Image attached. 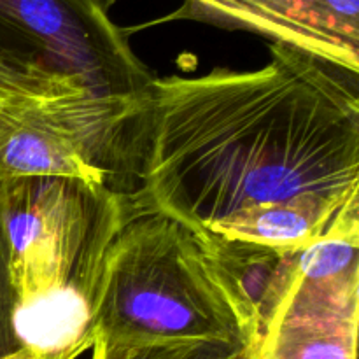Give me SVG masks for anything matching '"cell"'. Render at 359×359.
<instances>
[{"instance_id": "5", "label": "cell", "mask_w": 359, "mask_h": 359, "mask_svg": "<svg viewBox=\"0 0 359 359\" xmlns=\"http://www.w3.org/2000/svg\"><path fill=\"white\" fill-rule=\"evenodd\" d=\"M147 97L30 98L0 91V182L77 177L125 196L126 181H139Z\"/></svg>"}, {"instance_id": "3", "label": "cell", "mask_w": 359, "mask_h": 359, "mask_svg": "<svg viewBox=\"0 0 359 359\" xmlns=\"http://www.w3.org/2000/svg\"><path fill=\"white\" fill-rule=\"evenodd\" d=\"M255 339L224 286L203 233L184 221L128 203L109 251L93 342Z\"/></svg>"}, {"instance_id": "6", "label": "cell", "mask_w": 359, "mask_h": 359, "mask_svg": "<svg viewBox=\"0 0 359 359\" xmlns=\"http://www.w3.org/2000/svg\"><path fill=\"white\" fill-rule=\"evenodd\" d=\"M179 20L252 32L358 74L359 0H182L140 28Z\"/></svg>"}, {"instance_id": "10", "label": "cell", "mask_w": 359, "mask_h": 359, "mask_svg": "<svg viewBox=\"0 0 359 359\" xmlns=\"http://www.w3.org/2000/svg\"><path fill=\"white\" fill-rule=\"evenodd\" d=\"M14 314H16V294L11 279L9 249H7L6 235L0 226V359L23 349L16 335Z\"/></svg>"}, {"instance_id": "4", "label": "cell", "mask_w": 359, "mask_h": 359, "mask_svg": "<svg viewBox=\"0 0 359 359\" xmlns=\"http://www.w3.org/2000/svg\"><path fill=\"white\" fill-rule=\"evenodd\" d=\"M114 0H0V91L30 98L72 95L146 98L154 76Z\"/></svg>"}, {"instance_id": "1", "label": "cell", "mask_w": 359, "mask_h": 359, "mask_svg": "<svg viewBox=\"0 0 359 359\" xmlns=\"http://www.w3.org/2000/svg\"><path fill=\"white\" fill-rule=\"evenodd\" d=\"M256 70L154 77L135 207L200 231L286 207L359 221L358 74L272 42Z\"/></svg>"}, {"instance_id": "9", "label": "cell", "mask_w": 359, "mask_h": 359, "mask_svg": "<svg viewBox=\"0 0 359 359\" xmlns=\"http://www.w3.org/2000/svg\"><path fill=\"white\" fill-rule=\"evenodd\" d=\"M91 359H256L248 342L221 339H175L153 342L95 340Z\"/></svg>"}, {"instance_id": "11", "label": "cell", "mask_w": 359, "mask_h": 359, "mask_svg": "<svg viewBox=\"0 0 359 359\" xmlns=\"http://www.w3.org/2000/svg\"><path fill=\"white\" fill-rule=\"evenodd\" d=\"M2 359H55V358L42 356V354H37L34 353V351H28V349H20L18 353L11 354V356L2 358Z\"/></svg>"}, {"instance_id": "8", "label": "cell", "mask_w": 359, "mask_h": 359, "mask_svg": "<svg viewBox=\"0 0 359 359\" xmlns=\"http://www.w3.org/2000/svg\"><path fill=\"white\" fill-rule=\"evenodd\" d=\"M224 286L241 311L256 349L290 291L302 251L202 231Z\"/></svg>"}, {"instance_id": "2", "label": "cell", "mask_w": 359, "mask_h": 359, "mask_svg": "<svg viewBox=\"0 0 359 359\" xmlns=\"http://www.w3.org/2000/svg\"><path fill=\"white\" fill-rule=\"evenodd\" d=\"M126 210L128 198L100 182L56 175L0 182L23 349L55 359L91 349L109 251Z\"/></svg>"}, {"instance_id": "7", "label": "cell", "mask_w": 359, "mask_h": 359, "mask_svg": "<svg viewBox=\"0 0 359 359\" xmlns=\"http://www.w3.org/2000/svg\"><path fill=\"white\" fill-rule=\"evenodd\" d=\"M359 266L337 273L298 266L256 359H356Z\"/></svg>"}]
</instances>
